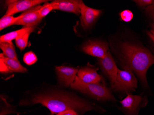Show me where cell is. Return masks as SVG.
<instances>
[{
  "mask_svg": "<svg viewBox=\"0 0 154 115\" xmlns=\"http://www.w3.org/2000/svg\"><path fill=\"white\" fill-rule=\"evenodd\" d=\"M145 12L148 16L154 21V5L149 6L145 8Z\"/></svg>",
  "mask_w": 154,
  "mask_h": 115,
  "instance_id": "obj_23",
  "label": "cell"
},
{
  "mask_svg": "<svg viewBox=\"0 0 154 115\" xmlns=\"http://www.w3.org/2000/svg\"><path fill=\"white\" fill-rule=\"evenodd\" d=\"M102 13V10L91 8L83 2L80 8V25L84 30L93 26Z\"/></svg>",
  "mask_w": 154,
  "mask_h": 115,
  "instance_id": "obj_9",
  "label": "cell"
},
{
  "mask_svg": "<svg viewBox=\"0 0 154 115\" xmlns=\"http://www.w3.org/2000/svg\"><path fill=\"white\" fill-rule=\"evenodd\" d=\"M57 115H79L78 113L73 110H67L58 113Z\"/></svg>",
  "mask_w": 154,
  "mask_h": 115,
  "instance_id": "obj_24",
  "label": "cell"
},
{
  "mask_svg": "<svg viewBox=\"0 0 154 115\" xmlns=\"http://www.w3.org/2000/svg\"><path fill=\"white\" fill-rule=\"evenodd\" d=\"M44 0H20V1H7L8 9L5 15L12 16L14 14L22 11H26L31 8L47 2Z\"/></svg>",
  "mask_w": 154,
  "mask_h": 115,
  "instance_id": "obj_6",
  "label": "cell"
},
{
  "mask_svg": "<svg viewBox=\"0 0 154 115\" xmlns=\"http://www.w3.org/2000/svg\"><path fill=\"white\" fill-rule=\"evenodd\" d=\"M41 7V5H37L23 12L20 15V18L14 25L26 27H34L38 25L42 20L39 14Z\"/></svg>",
  "mask_w": 154,
  "mask_h": 115,
  "instance_id": "obj_10",
  "label": "cell"
},
{
  "mask_svg": "<svg viewBox=\"0 0 154 115\" xmlns=\"http://www.w3.org/2000/svg\"><path fill=\"white\" fill-rule=\"evenodd\" d=\"M98 68L88 65L79 70L77 77L81 81L86 83H100L102 77L98 74Z\"/></svg>",
  "mask_w": 154,
  "mask_h": 115,
  "instance_id": "obj_12",
  "label": "cell"
},
{
  "mask_svg": "<svg viewBox=\"0 0 154 115\" xmlns=\"http://www.w3.org/2000/svg\"><path fill=\"white\" fill-rule=\"evenodd\" d=\"M1 72H9L8 68H7V66L5 65V64L1 60Z\"/></svg>",
  "mask_w": 154,
  "mask_h": 115,
  "instance_id": "obj_25",
  "label": "cell"
},
{
  "mask_svg": "<svg viewBox=\"0 0 154 115\" xmlns=\"http://www.w3.org/2000/svg\"><path fill=\"white\" fill-rule=\"evenodd\" d=\"M51 115H54V114H53V113H51Z\"/></svg>",
  "mask_w": 154,
  "mask_h": 115,
  "instance_id": "obj_28",
  "label": "cell"
},
{
  "mask_svg": "<svg viewBox=\"0 0 154 115\" xmlns=\"http://www.w3.org/2000/svg\"><path fill=\"white\" fill-rule=\"evenodd\" d=\"M30 34H26L15 40L16 46L20 48L21 51L24 50L27 46Z\"/></svg>",
  "mask_w": 154,
  "mask_h": 115,
  "instance_id": "obj_18",
  "label": "cell"
},
{
  "mask_svg": "<svg viewBox=\"0 0 154 115\" xmlns=\"http://www.w3.org/2000/svg\"><path fill=\"white\" fill-rule=\"evenodd\" d=\"M81 50L93 57L104 58L109 52V46L105 41L89 40L82 46Z\"/></svg>",
  "mask_w": 154,
  "mask_h": 115,
  "instance_id": "obj_5",
  "label": "cell"
},
{
  "mask_svg": "<svg viewBox=\"0 0 154 115\" xmlns=\"http://www.w3.org/2000/svg\"><path fill=\"white\" fill-rule=\"evenodd\" d=\"M119 54L125 65L136 74L143 84L148 87L146 73L154 64V54L149 49L130 42H120Z\"/></svg>",
  "mask_w": 154,
  "mask_h": 115,
  "instance_id": "obj_2",
  "label": "cell"
},
{
  "mask_svg": "<svg viewBox=\"0 0 154 115\" xmlns=\"http://www.w3.org/2000/svg\"><path fill=\"white\" fill-rule=\"evenodd\" d=\"M134 2L138 7L144 9L149 6L154 5V0H136Z\"/></svg>",
  "mask_w": 154,
  "mask_h": 115,
  "instance_id": "obj_22",
  "label": "cell"
},
{
  "mask_svg": "<svg viewBox=\"0 0 154 115\" xmlns=\"http://www.w3.org/2000/svg\"><path fill=\"white\" fill-rule=\"evenodd\" d=\"M78 68L66 66H57L55 71L59 83L66 87H71L79 71Z\"/></svg>",
  "mask_w": 154,
  "mask_h": 115,
  "instance_id": "obj_11",
  "label": "cell"
},
{
  "mask_svg": "<svg viewBox=\"0 0 154 115\" xmlns=\"http://www.w3.org/2000/svg\"><path fill=\"white\" fill-rule=\"evenodd\" d=\"M54 9L53 5L52 2L48 3L46 2L43 6H42L41 8L39 11L40 16L43 19L44 17L48 15L52 10Z\"/></svg>",
  "mask_w": 154,
  "mask_h": 115,
  "instance_id": "obj_19",
  "label": "cell"
},
{
  "mask_svg": "<svg viewBox=\"0 0 154 115\" xmlns=\"http://www.w3.org/2000/svg\"><path fill=\"white\" fill-rule=\"evenodd\" d=\"M122 20L124 22H129L134 18V14L129 10H125L119 14Z\"/></svg>",
  "mask_w": 154,
  "mask_h": 115,
  "instance_id": "obj_21",
  "label": "cell"
},
{
  "mask_svg": "<svg viewBox=\"0 0 154 115\" xmlns=\"http://www.w3.org/2000/svg\"><path fill=\"white\" fill-rule=\"evenodd\" d=\"M35 26H25L20 30L3 35L0 37V43L2 42H11L13 40H15L24 35L27 33H31L35 31Z\"/></svg>",
  "mask_w": 154,
  "mask_h": 115,
  "instance_id": "obj_14",
  "label": "cell"
},
{
  "mask_svg": "<svg viewBox=\"0 0 154 115\" xmlns=\"http://www.w3.org/2000/svg\"><path fill=\"white\" fill-rule=\"evenodd\" d=\"M97 61L101 70L109 78L112 86L116 79L119 69L110 52H108L104 58H98Z\"/></svg>",
  "mask_w": 154,
  "mask_h": 115,
  "instance_id": "obj_8",
  "label": "cell"
},
{
  "mask_svg": "<svg viewBox=\"0 0 154 115\" xmlns=\"http://www.w3.org/2000/svg\"><path fill=\"white\" fill-rule=\"evenodd\" d=\"M71 87L99 101L116 100L110 90L105 86L100 83H86L81 81L77 76Z\"/></svg>",
  "mask_w": 154,
  "mask_h": 115,
  "instance_id": "obj_3",
  "label": "cell"
},
{
  "mask_svg": "<svg viewBox=\"0 0 154 115\" xmlns=\"http://www.w3.org/2000/svg\"><path fill=\"white\" fill-rule=\"evenodd\" d=\"M0 59L8 68L9 72L25 73L28 71L26 68L21 65L19 60L8 58L5 57L3 53H1Z\"/></svg>",
  "mask_w": 154,
  "mask_h": 115,
  "instance_id": "obj_15",
  "label": "cell"
},
{
  "mask_svg": "<svg viewBox=\"0 0 154 115\" xmlns=\"http://www.w3.org/2000/svg\"><path fill=\"white\" fill-rule=\"evenodd\" d=\"M40 104L50 110L51 113L73 110L78 114L96 110L95 104L86 99L70 93L60 92L39 93L32 97L29 101H22L20 105Z\"/></svg>",
  "mask_w": 154,
  "mask_h": 115,
  "instance_id": "obj_1",
  "label": "cell"
},
{
  "mask_svg": "<svg viewBox=\"0 0 154 115\" xmlns=\"http://www.w3.org/2000/svg\"><path fill=\"white\" fill-rule=\"evenodd\" d=\"M54 9L73 13L79 16L83 3L80 0H57L52 2Z\"/></svg>",
  "mask_w": 154,
  "mask_h": 115,
  "instance_id": "obj_13",
  "label": "cell"
},
{
  "mask_svg": "<svg viewBox=\"0 0 154 115\" xmlns=\"http://www.w3.org/2000/svg\"><path fill=\"white\" fill-rule=\"evenodd\" d=\"M147 33L150 39L152 41V42L154 44V34L150 31H148L147 32Z\"/></svg>",
  "mask_w": 154,
  "mask_h": 115,
  "instance_id": "obj_26",
  "label": "cell"
},
{
  "mask_svg": "<svg viewBox=\"0 0 154 115\" xmlns=\"http://www.w3.org/2000/svg\"><path fill=\"white\" fill-rule=\"evenodd\" d=\"M137 87V79L134 72L129 66L125 65L123 70L119 69L116 81L111 88L115 92L129 93L135 91Z\"/></svg>",
  "mask_w": 154,
  "mask_h": 115,
  "instance_id": "obj_4",
  "label": "cell"
},
{
  "mask_svg": "<svg viewBox=\"0 0 154 115\" xmlns=\"http://www.w3.org/2000/svg\"><path fill=\"white\" fill-rule=\"evenodd\" d=\"M0 48L2 50L3 55L5 57L11 59L18 60L15 47L12 41L0 43Z\"/></svg>",
  "mask_w": 154,
  "mask_h": 115,
  "instance_id": "obj_16",
  "label": "cell"
},
{
  "mask_svg": "<svg viewBox=\"0 0 154 115\" xmlns=\"http://www.w3.org/2000/svg\"><path fill=\"white\" fill-rule=\"evenodd\" d=\"M20 17V15L16 17L13 16L4 15L0 20V31H2L6 28L14 25Z\"/></svg>",
  "mask_w": 154,
  "mask_h": 115,
  "instance_id": "obj_17",
  "label": "cell"
},
{
  "mask_svg": "<svg viewBox=\"0 0 154 115\" xmlns=\"http://www.w3.org/2000/svg\"><path fill=\"white\" fill-rule=\"evenodd\" d=\"M120 103L122 108L129 115H137L140 108L146 105L147 100L141 96L128 94Z\"/></svg>",
  "mask_w": 154,
  "mask_h": 115,
  "instance_id": "obj_7",
  "label": "cell"
},
{
  "mask_svg": "<svg viewBox=\"0 0 154 115\" xmlns=\"http://www.w3.org/2000/svg\"><path fill=\"white\" fill-rule=\"evenodd\" d=\"M151 30L150 32L154 34V23L151 25Z\"/></svg>",
  "mask_w": 154,
  "mask_h": 115,
  "instance_id": "obj_27",
  "label": "cell"
},
{
  "mask_svg": "<svg viewBox=\"0 0 154 115\" xmlns=\"http://www.w3.org/2000/svg\"><path fill=\"white\" fill-rule=\"evenodd\" d=\"M37 60H38V58L36 54L32 51L25 53L23 57V60L24 62L27 65H32L36 63Z\"/></svg>",
  "mask_w": 154,
  "mask_h": 115,
  "instance_id": "obj_20",
  "label": "cell"
}]
</instances>
